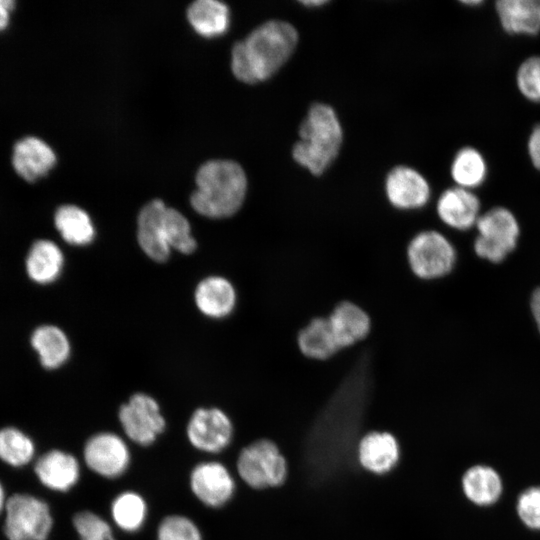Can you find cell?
<instances>
[{
	"label": "cell",
	"mask_w": 540,
	"mask_h": 540,
	"mask_svg": "<svg viewBox=\"0 0 540 540\" xmlns=\"http://www.w3.org/2000/svg\"><path fill=\"white\" fill-rule=\"evenodd\" d=\"M298 32L289 22L269 20L237 42L231 53V69L237 79L254 84L274 75L291 57Z\"/></svg>",
	"instance_id": "1"
},
{
	"label": "cell",
	"mask_w": 540,
	"mask_h": 540,
	"mask_svg": "<svg viewBox=\"0 0 540 540\" xmlns=\"http://www.w3.org/2000/svg\"><path fill=\"white\" fill-rule=\"evenodd\" d=\"M196 190L190 203L199 214L209 218H226L242 206L246 191V174L232 160H210L196 174Z\"/></svg>",
	"instance_id": "2"
},
{
	"label": "cell",
	"mask_w": 540,
	"mask_h": 540,
	"mask_svg": "<svg viewBox=\"0 0 540 540\" xmlns=\"http://www.w3.org/2000/svg\"><path fill=\"white\" fill-rule=\"evenodd\" d=\"M343 131L334 109L315 103L299 127V140L292 148L294 160L313 175H321L336 159Z\"/></svg>",
	"instance_id": "3"
},
{
	"label": "cell",
	"mask_w": 540,
	"mask_h": 540,
	"mask_svg": "<svg viewBox=\"0 0 540 540\" xmlns=\"http://www.w3.org/2000/svg\"><path fill=\"white\" fill-rule=\"evenodd\" d=\"M406 260L414 276L421 280H435L452 271L456 262V250L441 232L423 230L409 240Z\"/></svg>",
	"instance_id": "4"
},
{
	"label": "cell",
	"mask_w": 540,
	"mask_h": 540,
	"mask_svg": "<svg viewBox=\"0 0 540 540\" xmlns=\"http://www.w3.org/2000/svg\"><path fill=\"white\" fill-rule=\"evenodd\" d=\"M478 236L474 242L476 254L490 262H501L517 245L520 228L515 215L502 206L481 214L475 225Z\"/></svg>",
	"instance_id": "5"
},
{
	"label": "cell",
	"mask_w": 540,
	"mask_h": 540,
	"mask_svg": "<svg viewBox=\"0 0 540 540\" xmlns=\"http://www.w3.org/2000/svg\"><path fill=\"white\" fill-rule=\"evenodd\" d=\"M4 532L8 540H46L53 525L46 502L28 494H15L5 505Z\"/></svg>",
	"instance_id": "6"
},
{
	"label": "cell",
	"mask_w": 540,
	"mask_h": 540,
	"mask_svg": "<svg viewBox=\"0 0 540 540\" xmlns=\"http://www.w3.org/2000/svg\"><path fill=\"white\" fill-rule=\"evenodd\" d=\"M237 471L250 487L262 489L281 485L287 475V463L270 440H258L243 448L237 459Z\"/></svg>",
	"instance_id": "7"
},
{
	"label": "cell",
	"mask_w": 540,
	"mask_h": 540,
	"mask_svg": "<svg viewBox=\"0 0 540 540\" xmlns=\"http://www.w3.org/2000/svg\"><path fill=\"white\" fill-rule=\"evenodd\" d=\"M118 418L126 436L141 446L154 443L166 425L158 402L145 393H135L121 405Z\"/></svg>",
	"instance_id": "8"
},
{
	"label": "cell",
	"mask_w": 540,
	"mask_h": 540,
	"mask_svg": "<svg viewBox=\"0 0 540 540\" xmlns=\"http://www.w3.org/2000/svg\"><path fill=\"white\" fill-rule=\"evenodd\" d=\"M83 456L91 471L109 479L123 475L131 460L125 440L112 432L92 435L84 445Z\"/></svg>",
	"instance_id": "9"
},
{
	"label": "cell",
	"mask_w": 540,
	"mask_h": 540,
	"mask_svg": "<svg viewBox=\"0 0 540 540\" xmlns=\"http://www.w3.org/2000/svg\"><path fill=\"white\" fill-rule=\"evenodd\" d=\"M190 444L203 452L218 453L231 442L233 425L219 408H199L191 415L186 429Z\"/></svg>",
	"instance_id": "10"
},
{
	"label": "cell",
	"mask_w": 540,
	"mask_h": 540,
	"mask_svg": "<svg viewBox=\"0 0 540 540\" xmlns=\"http://www.w3.org/2000/svg\"><path fill=\"white\" fill-rule=\"evenodd\" d=\"M190 488L194 496L204 505L219 508L233 497L235 482L230 471L222 463L206 461L192 469Z\"/></svg>",
	"instance_id": "11"
},
{
	"label": "cell",
	"mask_w": 540,
	"mask_h": 540,
	"mask_svg": "<svg viewBox=\"0 0 540 540\" xmlns=\"http://www.w3.org/2000/svg\"><path fill=\"white\" fill-rule=\"evenodd\" d=\"M385 193L390 204L400 210L424 207L431 196L427 179L408 166H396L387 175Z\"/></svg>",
	"instance_id": "12"
},
{
	"label": "cell",
	"mask_w": 540,
	"mask_h": 540,
	"mask_svg": "<svg viewBox=\"0 0 540 540\" xmlns=\"http://www.w3.org/2000/svg\"><path fill=\"white\" fill-rule=\"evenodd\" d=\"M481 203L472 190L458 186L444 190L436 204L440 220L450 228L465 231L476 225Z\"/></svg>",
	"instance_id": "13"
},
{
	"label": "cell",
	"mask_w": 540,
	"mask_h": 540,
	"mask_svg": "<svg viewBox=\"0 0 540 540\" xmlns=\"http://www.w3.org/2000/svg\"><path fill=\"white\" fill-rule=\"evenodd\" d=\"M167 206L153 199L140 210L137 220V240L143 252L156 262H164L170 255L165 237L164 215Z\"/></svg>",
	"instance_id": "14"
},
{
	"label": "cell",
	"mask_w": 540,
	"mask_h": 540,
	"mask_svg": "<svg viewBox=\"0 0 540 540\" xmlns=\"http://www.w3.org/2000/svg\"><path fill=\"white\" fill-rule=\"evenodd\" d=\"M327 319L340 350L363 341L372 327L367 311L348 300L338 303Z\"/></svg>",
	"instance_id": "15"
},
{
	"label": "cell",
	"mask_w": 540,
	"mask_h": 540,
	"mask_svg": "<svg viewBox=\"0 0 540 540\" xmlns=\"http://www.w3.org/2000/svg\"><path fill=\"white\" fill-rule=\"evenodd\" d=\"M56 155L43 140L27 136L17 141L13 148L12 164L19 176L35 181L45 176L55 165Z\"/></svg>",
	"instance_id": "16"
},
{
	"label": "cell",
	"mask_w": 540,
	"mask_h": 540,
	"mask_svg": "<svg viewBox=\"0 0 540 540\" xmlns=\"http://www.w3.org/2000/svg\"><path fill=\"white\" fill-rule=\"evenodd\" d=\"M35 473L47 488L66 492L76 485L80 476L78 460L62 450H51L43 454L36 462Z\"/></svg>",
	"instance_id": "17"
},
{
	"label": "cell",
	"mask_w": 540,
	"mask_h": 540,
	"mask_svg": "<svg viewBox=\"0 0 540 540\" xmlns=\"http://www.w3.org/2000/svg\"><path fill=\"white\" fill-rule=\"evenodd\" d=\"M495 11L509 34L534 36L540 32V0H498Z\"/></svg>",
	"instance_id": "18"
},
{
	"label": "cell",
	"mask_w": 540,
	"mask_h": 540,
	"mask_svg": "<svg viewBox=\"0 0 540 540\" xmlns=\"http://www.w3.org/2000/svg\"><path fill=\"white\" fill-rule=\"evenodd\" d=\"M195 303L204 315L210 318H223L234 310L237 294L233 284L221 276L203 279L195 290Z\"/></svg>",
	"instance_id": "19"
},
{
	"label": "cell",
	"mask_w": 540,
	"mask_h": 540,
	"mask_svg": "<svg viewBox=\"0 0 540 540\" xmlns=\"http://www.w3.org/2000/svg\"><path fill=\"white\" fill-rule=\"evenodd\" d=\"M358 459L368 471L382 474L390 471L399 459V446L388 432H370L358 445Z\"/></svg>",
	"instance_id": "20"
},
{
	"label": "cell",
	"mask_w": 540,
	"mask_h": 540,
	"mask_svg": "<svg viewBox=\"0 0 540 540\" xmlns=\"http://www.w3.org/2000/svg\"><path fill=\"white\" fill-rule=\"evenodd\" d=\"M296 342L299 351L311 360H327L340 351L327 316L312 318L299 330Z\"/></svg>",
	"instance_id": "21"
},
{
	"label": "cell",
	"mask_w": 540,
	"mask_h": 540,
	"mask_svg": "<svg viewBox=\"0 0 540 540\" xmlns=\"http://www.w3.org/2000/svg\"><path fill=\"white\" fill-rule=\"evenodd\" d=\"M64 257L56 243L40 239L33 243L27 258L26 270L36 283L48 284L55 281L63 268Z\"/></svg>",
	"instance_id": "22"
},
{
	"label": "cell",
	"mask_w": 540,
	"mask_h": 540,
	"mask_svg": "<svg viewBox=\"0 0 540 540\" xmlns=\"http://www.w3.org/2000/svg\"><path fill=\"white\" fill-rule=\"evenodd\" d=\"M450 174L455 186L473 191L480 187L487 178V161L477 148L462 147L453 157Z\"/></svg>",
	"instance_id": "23"
},
{
	"label": "cell",
	"mask_w": 540,
	"mask_h": 540,
	"mask_svg": "<svg viewBox=\"0 0 540 540\" xmlns=\"http://www.w3.org/2000/svg\"><path fill=\"white\" fill-rule=\"evenodd\" d=\"M31 345L38 353L41 364L47 369L60 367L70 355L68 337L54 325L36 328L31 336Z\"/></svg>",
	"instance_id": "24"
},
{
	"label": "cell",
	"mask_w": 540,
	"mask_h": 540,
	"mask_svg": "<svg viewBox=\"0 0 540 540\" xmlns=\"http://www.w3.org/2000/svg\"><path fill=\"white\" fill-rule=\"evenodd\" d=\"M54 223L62 238L71 245L85 246L95 237L90 216L76 205L60 206L55 213Z\"/></svg>",
	"instance_id": "25"
},
{
	"label": "cell",
	"mask_w": 540,
	"mask_h": 540,
	"mask_svg": "<svg viewBox=\"0 0 540 540\" xmlns=\"http://www.w3.org/2000/svg\"><path fill=\"white\" fill-rule=\"evenodd\" d=\"M187 17L199 34L211 37L228 28L229 8L217 0H197L188 7Z\"/></svg>",
	"instance_id": "26"
},
{
	"label": "cell",
	"mask_w": 540,
	"mask_h": 540,
	"mask_svg": "<svg viewBox=\"0 0 540 540\" xmlns=\"http://www.w3.org/2000/svg\"><path fill=\"white\" fill-rule=\"evenodd\" d=\"M463 490L476 504L486 505L495 502L501 493L498 474L486 466H474L463 477Z\"/></svg>",
	"instance_id": "27"
},
{
	"label": "cell",
	"mask_w": 540,
	"mask_h": 540,
	"mask_svg": "<svg viewBox=\"0 0 540 540\" xmlns=\"http://www.w3.org/2000/svg\"><path fill=\"white\" fill-rule=\"evenodd\" d=\"M111 516L118 528L126 532H135L146 520L147 504L140 494L125 491L113 500Z\"/></svg>",
	"instance_id": "28"
},
{
	"label": "cell",
	"mask_w": 540,
	"mask_h": 540,
	"mask_svg": "<svg viewBox=\"0 0 540 540\" xmlns=\"http://www.w3.org/2000/svg\"><path fill=\"white\" fill-rule=\"evenodd\" d=\"M35 452L33 441L22 431L7 427L0 430V459L15 467L28 464Z\"/></svg>",
	"instance_id": "29"
},
{
	"label": "cell",
	"mask_w": 540,
	"mask_h": 540,
	"mask_svg": "<svg viewBox=\"0 0 540 540\" xmlns=\"http://www.w3.org/2000/svg\"><path fill=\"white\" fill-rule=\"evenodd\" d=\"M165 237L170 249L190 254L196 249V240L186 217L178 210L167 207L164 215Z\"/></svg>",
	"instance_id": "30"
},
{
	"label": "cell",
	"mask_w": 540,
	"mask_h": 540,
	"mask_svg": "<svg viewBox=\"0 0 540 540\" xmlns=\"http://www.w3.org/2000/svg\"><path fill=\"white\" fill-rule=\"evenodd\" d=\"M516 86L530 102L540 103V55H533L521 62L516 71Z\"/></svg>",
	"instance_id": "31"
},
{
	"label": "cell",
	"mask_w": 540,
	"mask_h": 540,
	"mask_svg": "<svg viewBox=\"0 0 540 540\" xmlns=\"http://www.w3.org/2000/svg\"><path fill=\"white\" fill-rule=\"evenodd\" d=\"M157 540H202V534L190 518L175 514L162 519Z\"/></svg>",
	"instance_id": "32"
},
{
	"label": "cell",
	"mask_w": 540,
	"mask_h": 540,
	"mask_svg": "<svg viewBox=\"0 0 540 540\" xmlns=\"http://www.w3.org/2000/svg\"><path fill=\"white\" fill-rule=\"evenodd\" d=\"M73 525L80 540H116L108 522L94 512H78Z\"/></svg>",
	"instance_id": "33"
},
{
	"label": "cell",
	"mask_w": 540,
	"mask_h": 540,
	"mask_svg": "<svg viewBox=\"0 0 540 540\" xmlns=\"http://www.w3.org/2000/svg\"><path fill=\"white\" fill-rule=\"evenodd\" d=\"M517 510L527 526L540 529V487L525 491L518 500Z\"/></svg>",
	"instance_id": "34"
},
{
	"label": "cell",
	"mask_w": 540,
	"mask_h": 540,
	"mask_svg": "<svg viewBox=\"0 0 540 540\" xmlns=\"http://www.w3.org/2000/svg\"><path fill=\"white\" fill-rule=\"evenodd\" d=\"M527 154L534 168L540 171V123L533 127L528 136Z\"/></svg>",
	"instance_id": "35"
},
{
	"label": "cell",
	"mask_w": 540,
	"mask_h": 540,
	"mask_svg": "<svg viewBox=\"0 0 540 540\" xmlns=\"http://www.w3.org/2000/svg\"><path fill=\"white\" fill-rule=\"evenodd\" d=\"M13 8V0H0V30L4 29L8 25L9 14Z\"/></svg>",
	"instance_id": "36"
},
{
	"label": "cell",
	"mask_w": 540,
	"mask_h": 540,
	"mask_svg": "<svg viewBox=\"0 0 540 540\" xmlns=\"http://www.w3.org/2000/svg\"><path fill=\"white\" fill-rule=\"evenodd\" d=\"M531 310L538 330L540 332V287H538L532 294Z\"/></svg>",
	"instance_id": "37"
},
{
	"label": "cell",
	"mask_w": 540,
	"mask_h": 540,
	"mask_svg": "<svg viewBox=\"0 0 540 540\" xmlns=\"http://www.w3.org/2000/svg\"><path fill=\"white\" fill-rule=\"evenodd\" d=\"M303 5L305 6H321V5H324L327 3V1H323V0H307V1H302L301 2Z\"/></svg>",
	"instance_id": "38"
},
{
	"label": "cell",
	"mask_w": 540,
	"mask_h": 540,
	"mask_svg": "<svg viewBox=\"0 0 540 540\" xmlns=\"http://www.w3.org/2000/svg\"><path fill=\"white\" fill-rule=\"evenodd\" d=\"M6 500H5V493L4 489L0 483V513L3 509H5Z\"/></svg>",
	"instance_id": "39"
},
{
	"label": "cell",
	"mask_w": 540,
	"mask_h": 540,
	"mask_svg": "<svg viewBox=\"0 0 540 540\" xmlns=\"http://www.w3.org/2000/svg\"><path fill=\"white\" fill-rule=\"evenodd\" d=\"M462 3L467 6H477V5L482 4L483 2L481 0H467V1H462Z\"/></svg>",
	"instance_id": "40"
}]
</instances>
